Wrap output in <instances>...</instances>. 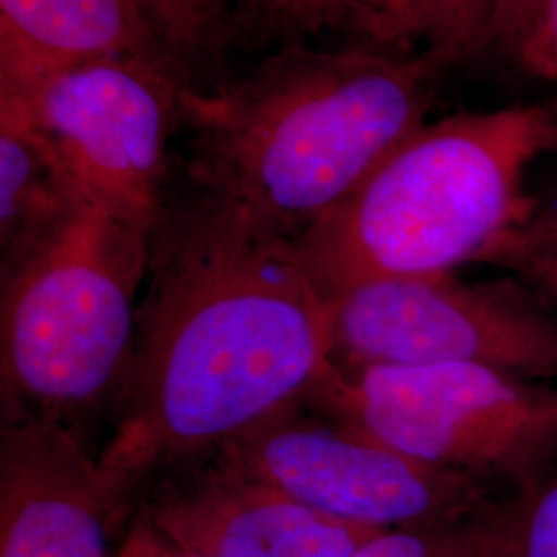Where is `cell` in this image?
I'll list each match as a JSON object with an SVG mask.
<instances>
[{
	"mask_svg": "<svg viewBox=\"0 0 557 557\" xmlns=\"http://www.w3.org/2000/svg\"><path fill=\"white\" fill-rule=\"evenodd\" d=\"M83 197L20 103L0 94V278L54 238Z\"/></svg>",
	"mask_w": 557,
	"mask_h": 557,
	"instance_id": "7c38bea8",
	"label": "cell"
},
{
	"mask_svg": "<svg viewBox=\"0 0 557 557\" xmlns=\"http://www.w3.org/2000/svg\"><path fill=\"white\" fill-rule=\"evenodd\" d=\"M193 85L158 60L114 57L0 85L64 161L81 193L153 230L165 207L168 140Z\"/></svg>",
	"mask_w": 557,
	"mask_h": 557,
	"instance_id": "52a82bcc",
	"label": "cell"
},
{
	"mask_svg": "<svg viewBox=\"0 0 557 557\" xmlns=\"http://www.w3.org/2000/svg\"><path fill=\"white\" fill-rule=\"evenodd\" d=\"M151 234L83 197L54 238L0 278L2 413L66 421L120 386Z\"/></svg>",
	"mask_w": 557,
	"mask_h": 557,
	"instance_id": "277c9868",
	"label": "cell"
},
{
	"mask_svg": "<svg viewBox=\"0 0 557 557\" xmlns=\"http://www.w3.org/2000/svg\"><path fill=\"white\" fill-rule=\"evenodd\" d=\"M515 62L535 79L557 83V0H549L537 23L522 41Z\"/></svg>",
	"mask_w": 557,
	"mask_h": 557,
	"instance_id": "ffe728a7",
	"label": "cell"
},
{
	"mask_svg": "<svg viewBox=\"0 0 557 557\" xmlns=\"http://www.w3.org/2000/svg\"><path fill=\"white\" fill-rule=\"evenodd\" d=\"M320 416L299 407L230 440L211 460L324 517L374 531L479 517L506 499L483 479L430 467Z\"/></svg>",
	"mask_w": 557,
	"mask_h": 557,
	"instance_id": "ba28073f",
	"label": "cell"
},
{
	"mask_svg": "<svg viewBox=\"0 0 557 557\" xmlns=\"http://www.w3.org/2000/svg\"><path fill=\"white\" fill-rule=\"evenodd\" d=\"M143 515L195 557H349L380 533L324 517L213 460L163 483Z\"/></svg>",
	"mask_w": 557,
	"mask_h": 557,
	"instance_id": "30bf717a",
	"label": "cell"
},
{
	"mask_svg": "<svg viewBox=\"0 0 557 557\" xmlns=\"http://www.w3.org/2000/svg\"><path fill=\"white\" fill-rule=\"evenodd\" d=\"M541 248H557V188L547 200H537L533 213L517 230L504 236L483 262L499 260Z\"/></svg>",
	"mask_w": 557,
	"mask_h": 557,
	"instance_id": "d6986e66",
	"label": "cell"
},
{
	"mask_svg": "<svg viewBox=\"0 0 557 557\" xmlns=\"http://www.w3.org/2000/svg\"><path fill=\"white\" fill-rule=\"evenodd\" d=\"M549 0H496L485 29L479 59L498 57L515 62L522 46Z\"/></svg>",
	"mask_w": 557,
	"mask_h": 557,
	"instance_id": "ac0fdd59",
	"label": "cell"
},
{
	"mask_svg": "<svg viewBox=\"0 0 557 557\" xmlns=\"http://www.w3.org/2000/svg\"><path fill=\"white\" fill-rule=\"evenodd\" d=\"M512 557H557V467L527 496H515Z\"/></svg>",
	"mask_w": 557,
	"mask_h": 557,
	"instance_id": "e0dca14e",
	"label": "cell"
},
{
	"mask_svg": "<svg viewBox=\"0 0 557 557\" xmlns=\"http://www.w3.org/2000/svg\"><path fill=\"white\" fill-rule=\"evenodd\" d=\"M453 69L434 48L277 46L239 79L182 91L190 178L298 238L418 133Z\"/></svg>",
	"mask_w": 557,
	"mask_h": 557,
	"instance_id": "7a4b0ae2",
	"label": "cell"
},
{
	"mask_svg": "<svg viewBox=\"0 0 557 557\" xmlns=\"http://www.w3.org/2000/svg\"><path fill=\"white\" fill-rule=\"evenodd\" d=\"M496 0H430L419 23V40L440 50L455 66L478 60Z\"/></svg>",
	"mask_w": 557,
	"mask_h": 557,
	"instance_id": "2e32d148",
	"label": "cell"
},
{
	"mask_svg": "<svg viewBox=\"0 0 557 557\" xmlns=\"http://www.w3.org/2000/svg\"><path fill=\"white\" fill-rule=\"evenodd\" d=\"M114 57L158 60L186 75L137 0H0V85Z\"/></svg>",
	"mask_w": 557,
	"mask_h": 557,
	"instance_id": "8fae6325",
	"label": "cell"
},
{
	"mask_svg": "<svg viewBox=\"0 0 557 557\" xmlns=\"http://www.w3.org/2000/svg\"><path fill=\"white\" fill-rule=\"evenodd\" d=\"M515 499L479 517L380 531L349 557H512Z\"/></svg>",
	"mask_w": 557,
	"mask_h": 557,
	"instance_id": "9a60e30c",
	"label": "cell"
},
{
	"mask_svg": "<svg viewBox=\"0 0 557 557\" xmlns=\"http://www.w3.org/2000/svg\"><path fill=\"white\" fill-rule=\"evenodd\" d=\"M126 498L66 421L4 413L0 557H110Z\"/></svg>",
	"mask_w": 557,
	"mask_h": 557,
	"instance_id": "9c48e42d",
	"label": "cell"
},
{
	"mask_svg": "<svg viewBox=\"0 0 557 557\" xmlns=\"http://www.w3.org/2000/svg\"><path fill=\"white\" fill-rule=\"evenodd\" d=\"M149 289L120 382L106 471L131 490L306 407L335 372L331 299L298 248L197 188L151 234Z\"/></svg>",
	"mask_w": 557,
	"mask_h": 557,
	"instance_id": "6da1fadb",
	"label": "cell"
},
{
	"mask_svg": "<svg viewBox=\"0 0 557 557\" xmlns=\"http://www.w3.org/2000/svg\"><path fill=\"white\" fill-rule=\"evenodd\" d=\"M306 407L430 467L527 496L557 467V384L483 366L335 368Z\"/></svg>",
	"mask_w": 557,
	"mask_h": 557,
	"instance_id": "5b68a950",
	"label": "cell"
},
{
	"mask_svg": "<svg viewBox=\"0 0 557 557\" xmlns=\"http://www.w3.org/2000/svg\"><path fill=\"white\" fill-rule=\"evenodd\" d=\"M498 267L508 269L515 277L527 283L539 298L557 312V248H541L506 257Z\"/></svg>",
	"mask_w": 557,
	"mask_h": 557,
	"instance_id": "44dd1931",
	"label": "cell"
},
{
	"mask_svg": "<svg viewBox=\"0 0 557 557\" xmlns=\"http://www.w3.org/2000/svg\"><path fill=\"white\" fill-rule=\"evenodd\" d=\"M430 0H393L398 40L405 50L419 40V23Z\"/></svg>",
	"mask_w": 557,
	"mask_h": 557,
	"instance_id": "603a6c76",
	"label": "cell"
},
{
	"mask_svg": "<svg viewBox=\"0 0 557 557\" xmlns=\"http://www.w3.org/2000/svg\"><path fill=\"white\" fill-rule=\"evenodd\" d=\"M341 372L467 363L557 384V312L520 278H384L331 298Z\"/></svg>",
	"mask_w": 557,
	"mask_h": 557,
	"instance_id": "8992f818",
	"label": "cell"
},
{
	"mask_svg": "<svg viewBox=\"0 0 557 557\" xmlns=\"http://www.w3.org/2000/svg\"><path fill=\"white\" fill-rule=\"evenodd\" d=\"M114 557H195L184 552L176 543L163 537L151 524V520L140 512L131 524Z\"/></svg>",
	"mask_w": 557,
	"mask_h": 557,
	"instance_id": "7402d4cb",
	"label": "cell"
},
{
	"mask_svg": "<svg viewBox=\"0 0 557 557\" xmlns=\"http://www.w3.org/2000/svg\"><path fill=\"white\" fill-rule=\"evenodd\" d=\"M163 46L195 85H209L238 44L234 0H137Z\"/></svg>",
	"mask_w": 557,
	"mask_h": 557,
	"instance_id": "5bb4252c",
	"label": "cell"
},
{
	"mask_svg": "<svg viewBox=\"0 0 557 557\" xmlns=\"http://www.w3.org/2000/svg\"><path fill=\"white\" fill-rule=\"evenodd\" d=\"M556 147L557 100L425 122L299 234V252L329 299L372 281L457 273L529 220L537 199L527 172Z\"/></svg>",
	"mask_w": 557,
	"mask_h": 557,
	"instance_id": "3957f363",
	"label": "cell"
},
{
	"mask_svg": "<svg viewBox=\"0 0 557 557\" xmlns=\"http://www.w3.org/2000/svg\"><path fill=\"white\" fill-rule=\"evenodd\" d=\"M239 40L285 46L326 34L405 50L393 0H234Z\"/></svg>",
	"mask_w": 557,
	"mask_h": 557,
	"instance_id": "4fadbf2b",
	"label": "cell"
}]
</instances>
